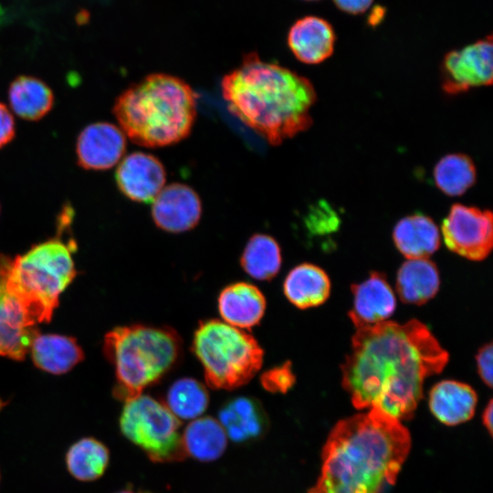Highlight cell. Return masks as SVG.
Returning <instances> with one entry per match:
<instances>
[{
  "label": "cell",
  "instance_id": "obj_25",
  "mask_svg": "<svg viewBox=\"0 0 493 493\" xmlns=\"http://www.w3.org/2000/svg\"><path fill=\"white\" fill-rule=\"evenodd\" d=\"M186 456L202 462L217 459L226 450L227 435L219 421L210 416L192 421L182 435Z\"/></svg>",
  "mask_w": 493,
  "mask_h": 493
},
{
  "label": "cell",
  "instance_id": "obj_1",
  "mask_svg": "<svg viewBox=\"0 0 493 493\" xmlns=\"http://www.w3.org/2000/svg\"><path fill=\"white\" fill-rule=\"evenodd\" d=\"M448 358L421 321L385 320L356 329L341 383L356 409L376 407L407 420L423 397L425 379L441 372Z\"/></svg>",
  "mask_w": 493,
  "mask_h": 493
},
{
  "label": "cell",
  "instance_id": "obj_27",
  "mask_svg": "<svg viewBox=\"0 0 493 493\" xmlns=\"http://www.w3.org/2000/svg\"><path fill=\"white\" fill-rule=\"evenodd\" d=\"M240 263L243 269L255 279L269 280L280 269V247L272 236L256 234L247 241Z\"/></svg>",
  "mask_w": 493,
  "mask_h": 493
},
{
  "label": "cell",
  "instance_id": "obj_3",
  "mask_svg": "<svg viewBox=\"0 0 493 493\" xmlns=\"http://www.w3.org/2000/svg\"><path fill=\"white\" fill-rule=\"evenodd\" d=\"M222 94L230 112L268 143L278 145L309 129L316 92L303 76L257 53L225 75Z\"/></svg>",
  "mask_w": 493,
  "mask_h": 493
},
{
  "label": "cell",
  "instance_id": "obj_20",
  "mask_svg": "<svg viewBox=\"0 0 493 493\" xmlns=\"http://www.w3.org/2000/svg\"><path fill=\"white\" fill-rule=\"evenodd\" d=\"M397 249L407 258H427L440 246L437 226L422 214L407 215L400 219L393 231Z\"/></svg>",
  "mask_w": 493,
  "mask_h": 493
},
{
  "label": "cell",
  "instance_id": "obj_24",
  "mask_svg": "<svg viewBox=\"0 0 493 493\" xmlns=\"http://www.w3.org/2000/svg\"><path fill=\"white\" fill-rule=\"evenodd\" d=\"M109 463V448L93 436H85L75 441L65 455L68 472L81 482H92L100 478Z\"/></svg>",
  "mask_w": 493,
  "mask_h": 493
},
{
  "label": "cell",
  "instance_id": "obj_8",
  "mask_svg": "<svg viewBox=\"0 0 493 493\" xmlns=\"http://www.w3.org/2000/svg\"><path fill=\"white\" fill-rule=\"evenodd\" d=\"M180 425L165 404L143 394L126 401L120 417L121 434L151 460L160 463L186 456Z\"/></svg>",
  "mask_w": 493,
  "mask_h": 493
},
{
  "label": "cell",
  "instance_id": "obj_12",
  "mask_svg": "<svg viewBox=\"0 0 493 493\" xmlns=\"http://www.w3.org/2000/svg\"><path fill=\"white\" fill-rule=\"evenodd\" d=\"M202 203L190 186L174 183L162 189L153 199L152 216L155 225L170 233L193 229L200 221Z\"/></svg>",
  "mask_w": 493,
  "mask_h": 493
},
{
  "label": "cell",
  "instance_id": "obj_33",
  "mask_svg": "<svg viewBox=\"0 0 493 493\" xmlns=\"http://www.w3.org/2000/svg\"><path fill=\"white\" fill-rule=\"evenodd\" d=\"M343 11L349 13L364 12L372 4V0H333Z\"/></svg>",
  "mask_w": 493,
  "mask_h": 493
},
{
  "label": "cell",
  "instance_id": "obj_28",
  "mask_svg": "<svg viewBox=\"0 0 493 493\" xmlns=\"http://www.w3.org/2000/svg\"><path fill=\"white\" fill-rule=\"evenodd\" d=\"M436 186L449 196L466 193L476 182V167L466 154L452 153L444 156L434 170Z\"/></svg>",
  "mask_w": 493,
  "mask_h": 493
},
{
  "label": "cell",
  "instance_id": "obj_5",
  "mask_svg": "<svg viewBox=\"0 0 493 493\" xmlns=\"http://www.w3.org/2000/svg\"><path fill=\"white\" fill-rule=\"evenodd\" d=\"M104 350L115 369L113 393L126 402L173 368L182 352V341L171 328L135 324L107 333Z\"/></svg>",
  "mask_w": 493,
  "mask_h": 493
},
{
  "label": "cell",
  "instance_id": "obj_19",
  "mask_svg": "<svg viewBox=\"0 0 493 493\" xmlns=\"http://www.w3.org/2000/svg\"><path fill=\"white\" fill-rule=\"evenodd\" d=\"M219 423L234 442L257 439L268 427L267 413L258 401L238 397L229 401L219 411Z\"/></svg>",
  "mask_w": 493,
  "mask_h": 493
},
{
  "label": "cell",
  "instance_id": "obj_31",
  "mask_svg": "<svg viewBox=\"0 0 493 493\" xmlns=\"http://www.w3.org/2000/svg\"><path fill=\"white\" fill-rule=\"evenodd\" d=\"M492 343L482 346L476 356L477 372L488 387L492 386Z\"/></svg>",
  "mask_w": 493,
  "mask_h": 493
},
{
  "label": "cell",
  "instance_id": "obj_21",
  "mask_svg": "<svg viewBox=\"0 0 493 493\" xmlns=\"http://www.w3.org/2000/svg\"><path fill=\"white\" fill-rule=\"evenodd\" d=\"M283 291L290 303L305 309L327 300L330 292V281L322 268L304 263L288 272L284 280Z\"/></svg>",
  "mask_w": 493,
  "mask_h": 493
},
{
  "label": "cell",
  "instance_id": "obj_14",
  "mask_svg": "<svg viewBox=\"0 0 493 493\" xmlns=\"http://www.w3.org/2000/svg\"><path fill=\"white\" fill-rule=\"evenodd\" d=\"M125 150L123 131L109 122L90 124L78 138V161L86 169H109L120 162Z\"/></svg>",
  "mask_w": 493,
  "mask_h": 493
},
{
  "label": "cell",
  "instance_id": "obj_7",
  "mask_svg": "<svg viewBox=\"0 0 493 493\" xmlns=\"http://www.w3.org/2000/svg\"><path fill=\"white\" fill-rule=\"evenodd\" d=\"M192 349L211 388L232 390L247 383L260 370L264 351L245 330L219 320L202 321Z\"/></svg>",
  "mask_w": 493,
  "mask_h": 493
},
{
  "label": "cell",
  "instance_id": "obj_36",
  "mask_svg": "<svg viewBox=\"0 0 493 493\" xmlns=\"http://www.w3.org/2000/svg\"><path fill=\"white\" fill-rule=\"evenodd\" d=\"M0 480H1V474H0Z\"/></svg>",
  "mask_w": 493,
  "mask_h": 493
},
{
  "label": "cell",
  "instance_id": "obj_23",
  "mask_svg": "<svg viewBox=\"0 0 493 493\" xmlns=\"http://www.w3.org/2000/svg\"><path fill=\"white\" fill-rule=\"evenodd\" d=\"M29 351L35 364L50 373L69 371L83 359V351L70 337L57 334H37Z\"/></svg>",
  "mask_w": 493,
  "mask_h": 493
},
{
  "label": "cell",
  "instance_id": "obj_16",
  "mask_svg": "<svg viewBox=\"0 0 493 493\" xmlns=\"http://www.w3.org/2000/svg\"><path fill=\"white\" fill-rule=\"evenodd\" d=\"M218 310L227 324L245 330L257 325L266 310V299L257 287L236 282L226 287L218 297Z\"/></svg>",
  "mask_w": 493,
  "mask_h": 493
},
{
  "label": "cell",
  "instance_id": "obj_26",
  "mask_svg": "<svg viewBox=\"0 0 493 493\" xmlns=\"http://www.w3.org/2000/svg\"><path fill=\"white\" fill-rule=\"evenodd\" d=\"M53 94L42 81L31 77H19L9 89L13 110L21 118L36 121L46 115L53 105Z\"/></svg>",
  "mask_w": 493,
  "mask_h": 493
},
{
  "label": "cell",
  "instance_id": "obj_10",
  "mask_svg": "<svg viewBox=\"0 0 493 493\" xmlns=\"http://www.w3.org/2000/svg\"><path fill=\"white\" fill-rule=\"evenodd\" d=\"M12 260L0 254V355L22 360L38 332L37 323L8 290Z\"/></svg>",
  "mask_w": 493,
  "mask_h": 493
},
{
  "label": "cell",
  "instance_id": "obj_4",
  "mask_svg": "<svg viewBox=\"0 0 493 493\" xmlns=\"http://www.w3.org/2000/svg\"><path fill=\"white\" fill-rule=\"evenodd\" d=\"M196 103L197 94L184 80L154 73L123 91L113 112L131 142L148 148L163 147L190 134Z\"/></svg>",
  "mask_w": 493,
  "mask_h": 493
},
{
  "label": "cell",
  "instance_id": "obj_13",
  "mask_svg": "<svg viewBox=\"0 0 493 493\" xmlns=\"http://www.w3.org/2000/svg\"><path fill=\"white\" fill-rule=\"evenodd\" d=\"M166 172L154 155L135 152L126 156L116 170V182L121 192L129 199L150 203L162 191Z\"/></svg>",
  "mask_w": 493,
  "mask_h": 493
},
{
  "label": "cell",
  "instance_id": "obj_30",
  "mask_svg": "<svg viewBox=\"0 0 493 493\" xmlns=\"http://www.w3.org/2000/svg\"><path fill=\"white\" fill-rule=\"evenodd\" d=\"M290 362L266 371L260 377L265 390L271 393H286L295 383Z\"/></svg>",
  "mask_w": 493,
  "mask_h": 493
},
{
  "label": "cell",
  "instance_id": "obj_32",
  "mask_svg": "<svg viewBox=\"0 0 493 493\" xmlns=\"http://www.w3.org/2000/svg\"><path fill=\"white\" fill-rule=\"evenodd\" d=\"M14 134V119L6 107L0 103V148L9 142Z\"/></svg>",
  "mask_w": 493,
  "mask_h": 493
},
{
  "label": "cell",
  "instance_id": "obj_22",
  "mask_svg": "<svg viewBox=\"0 0 493 493\" xmlns=\"http://www.w3.org/2000/svg\"><path fill=\"white\" fill-rule=\"evenodd\" d=\"M439 272L427 258L408 259L398 270L396 291L404 303L422 305L437 293Z\"/></svg>",
  "mask_w": 493,
  "mask_h": 493
},
{
  "label": "cell",
  "instance_id": "obj_35",
  "mask_svg": "<svg viewBox=\"0 0 493 493\" xmlns=\"http://www.w3.org/2000/svg\"><path fill=\"white\" fill-rule=\"evenodd\" d=\"M116 493H151V492H146V491H136V490H133L131 488H125V489H122L119 492H116Z\"/></svg>",
  "mask_w": 493,
  "mask_h": 493
},
{
  "label": "cell",
  "instance_id": "obj_11",
  "mask_svg": "<svg viewBox=\"0 0 493 493\" xmlns=\"http://www.w3.org/2000/svg\"><path fill=\"white\" fill-rule=\"evenodd\" d=\"M492 38L448 53L443 65L442 88L455 95L492 83Z\"/></svg>",
  "mask_w": 493,
  "mask_h": 493
},
{
  "label": "cell",
  "instance_id": "obj_29",
  "mask_svg": "<svg viewBox=\"0 0 493 493\" xmlns=\"http://www.w3.org/2000/svg\"><path fill=\"white\" fill-rule=\"evenodd\" d=\"M207 390L195 379L184 377L175 381L168 389L166 406L178 418H198L207 408Z\"/></svg>",
  "mask_w": 493,
  "mask_h": 493
},
{
  "label": "cell",
  "instance_id": "obj_2",
  "mask_svg": "<svg viewBox=\"0 0 493 493\" xmlns=\"http://www.w3.org/2000/svg\"><path fill=\"white\" fill-rule=\"evenodd\" d=\"M410 447L408 430L379 408L342 419L325 442L321 473L309 493H383Z\"/></svg>",
  "mask_w": 493,
  "mask_h": 493
},
{
  "label": "cell",
  "instance_id": "obj_9",
  "mask_svg": "<svg viewBox=\"0 0 493 493\" xmlns=\"http://www.w3.org/2000/svg\"><path fill=\"white\" fill-rule=\"evenodd\" d=\"M446 246L470 260H483L493 246V221L489 210L455 204L442 225Z\"/></svg>",
  "mask_w": 493,
  "mask_h": 493
},
{
  "label": "cell",
  "instance_id": "obj_34",
  "mask_svg": "<svg viewBox=\"0 0 493 493\" xmlns=\"http://www.w3.org/2000/svg\"><path fill=\"white\" fill-rule=\"evenodd\" d=\"M492 414H493V404L492 400H489L488 405L486 406L483 414H482V422L484 426L488 429L489 435H492Z\"/></svg>",
  "mask_w": 493,
  "mask_h": 493
},
{
  "label": "cell",
  "instance_id": "obj_15",
  "mask_svg": "<svg viewBox=\"0 0 493 493\" xmlns=\"http://www.w3.org/2000/svg\"><path fill=\"white\" fill-rule=\"evenodd\" d=\"M353 308L348 315L355 329L385 321L396 307L393 289L383 273L372 272L360 284L351 286Z\"/></svg>",
  "mask_w": 493,
  "mask_h": 493
},
{
  "label": "cell",
  "instance_id": "obj_6",
  "mask_svg": "<svg viewBox=\"0 0 493 493\" xmlns=\"http://www.w3.org/2000/svg\"><path fill=\"white\" fill-rule=\"evenodd\" d=\"M76 275L70 246L51 239L12 260L7 288L36 322L48 321Z\"/></svg>",
  "mask_w": 493,
  "mask_h": 493
},
{
  "label": "cell",
  "instance_id": "obj_18",
  "mask_svg": "<svg viewBox=\"0 0 493 493\" xmlns=\"http://www.w3.org/2000/svg\"><path fill=\"white\" fill-rule=\"evenodd\" d=\"M288 44L294 56L306 64H318L333 52L334 34L324 20L308 16L298 20L290 28Z\"/></svg>",
  "mask_w": 493,
  "mask_h": 493
},
{
  "label": "cell",
  "instance_id": "obj_17",
  "mask_svg": "<svg viewBox=\"0 0 493 493\" xmlns=\"http://www.w3.org/2000/svg\"><path fill=\"white\" fill-rule=\"evenodd\" d=\"M477 395L467 383L445 380L437 383L429 393V407L435 417L446 425H456L471 419Z\"/></svg>",
  "mask_w": 493,
  "mask_h": 493
}]
</instances>
